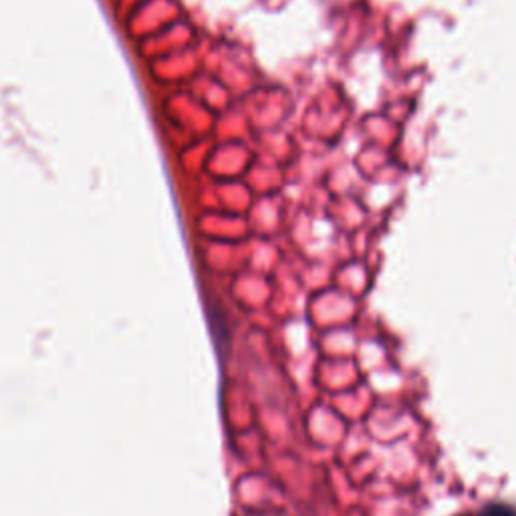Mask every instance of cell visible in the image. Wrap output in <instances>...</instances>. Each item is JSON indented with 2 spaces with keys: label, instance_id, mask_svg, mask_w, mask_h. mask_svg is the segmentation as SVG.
Returning a JSON list of instances; mask_svg holds the SVG:
<instances>
[{
  "label": "cell",
  "instance_id": "cell-1",
  "mask_svg": "<svg viewBox=\"0 0 516 516\" xmlns=\"http://www.w3.org/2000/svg\"><path fill=\"white\" fill-rule=\"evenodd\" d=\"M480 516H516V508L510 504H502V502H494L482 508Z\"/></svg>",
  "mask_w": 516,
  "mask_h": 516
}]
</instances>
